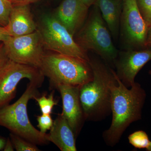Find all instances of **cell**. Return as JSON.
Returning <instances> with one entry per match:
<instances>
[{
  "label": "cell",
  "mask_w": 151,
  "mask_h": 151,
  "mask_svg": "<svg viewBox=\"0 0 151 151\" xmlns=\"http://www.w3.org/2000/svg\"><path fill=\"white\" fill-rule=\"evenodd\" d=\"M111 86V109L112 120L110 127L103 132L106 145L114 147L133 122L141 120L147 94L140 84L135 82L129 89L118 78Z\"/></svg>",
  "instance_id": "1"
},
{
  "label": "cell",
  "mask_w": 151,
  "mask_h": 151,
  "mask_svg": "<svg viewBox=\"0 0 151 151\" xmlns=\"http://www.w3.org/2000/svg\"><path fill=\"white\" fill-rule=\"evenodd\" d=\"M89 63L93 79L80 86L79 97L85 121L98 122L111 113V88L116 81L115 71L100 57L89 56Z\"/></svg>",
  "instance_id": "2"
},
{
  "label": "cell",
  "mask_w": 151,
  "mask_h": 151,
  "mask_svg": "<svg viewBox=\"0 0 151 151\" xmlns=\"http://www.w3.org/2000/svg\"><path fill=\"white\" fill-rule=\"evenodd\" d=\"M42 84L40 82L29 81L18 100L13 104L0 108V126L37 145H46L49 142L47 134L37 129L31 123L27 105L30 100L38 97V88Z\"/></svg>",
  "instance_id": "3"
},
{
  "label": "cell",
  "mask_w": 151,
  "mask_h": 151,
  "mask_svg": "<svg viewBox=\"0 0 151 151\" xmlns=\"http://www.w3.org/2000/svg\"><path fill=\"white\" fill-rule=\"evenodd\" d=\"M40 69L55 87L58 84L80 86L93 78L89 61L56 52L45 54Z\"/></svg>",
  "instance_id": "4"
},
{
  "label": "cell",
  "mask_w": 151,
  "mask_h": 151,
  "mask_svg": "<svg viewBox=\"0 0 151 151\" xmlns=\"http://www.w3.org/2000/svg\"><path fill=\"white\" fill-rule=\"evenodd\" d=\"M95 5L83 26L76 34L75 40L81 48L91 50L106 63H113L119 52L114 45L111 33Z\"/></svg>",
  "instance_id": "5"
},
{
  "label": "cell",
  "mask_w": 151,
  "mask_h": 151,
  "mask_svg": "<svg viewBox=\"0 0 151 151\" xmlns=\"http://www.w3.org/2000/svg\"><path fill=\"white\" fill-rule=\"evenodd\" d=\"M37 29L46 49L89 61L87 51L78 45L73 36L55 16H44Z\"/></svg>",
  "instance_id": "6"
},
{
  "label": "cell",
  "mask_w": 151,
  "mask_h": 151,
  "mask_svg": "<svg viewBox=\"0 0 151 151\" xmlns=\"http://www.w3.org/2000/svg\"><path fill=\"white\" fill-rule=\"evenodd\" d=\"M119 35L124 50L141 49L147 45L150 29L140 12L136 0H122Z\"/></svg>",
  "instance_id": "7"
},
{
  "label": "cell",
  "mask_w": 151,
  "mask_h": 151,
  "mask_svg": "<svg viewBox=\"0 0 151 151\" xmlns=\"http://www.w3.org/2000/svg\"><path fill=\"white\" fill-rule=\"evenodd\" d=\"M3 42L9 59L40 69L45 53L38 30L26 35L9 36Z\"/></svg>",
  "instance_id": "8"
},
{
  "label": "cell",
  "mask_w": 151,
  "mask_h": 151,
  "mask_svg": "<svg viewBox=\"0 0 151 151\" xmlns=\"http://www.w3.org/2000/svg\"><path fill=\"white\" fill-rule=\"evenodd\" d=\"M44 77L37 68L9 60L0 69V108L9 104L15 97L17 87L22 80L27 78L42 84Z\"/></svg>",
  "instance_id": "9"
},
{
  "label": "cell",
  "mask_w": 151,
  "mask_h": 151,
  "mask_svg": "<svg viewBox=\"0 0 151 151\" xmlns=\"http://www.w3.org/2000/svg\"><path fill=\"white\" fill-rule=\"evenodd\" d=\"M151 60V47L148 46L119 52L113 64L118 78L125 86L130 88L134 84L140 70Z\"/></svg>",
  "instance_id": "10"
},
{
  "label": "cell",
  "mask_w": 151,
  "mask_h": 151,
  "mask_svg": "<svg viewBox=\"0 0 151 151\" xmlns=\"http://www.w3.org/2000/svg\"><path fill=\"white\" fill-rule=\"evenodd\" d=\"M80 87L65 84H58L55 87L62 99L61 114L67 120L76 137L85 121L79 97Z\"/></svg>",
  "instance_id": "11"
},
{
  "label": "cell",
  "mask_w": 151,
  "mask_h": 151,
  "mask_svg": "<svg viewBox=\"0 0 151 151\" xmlns=\"http://www.w3.org/2000/svg\"><path fill=\"white\" fill-rule=\"evenodd\" d=\"M89 9L82 0H63L55 16L74 37L86 21Z\"/></svg>",
  "instance_id": "12"
},
{
  "label": "cell",
  "mask_w": 151,
  "mask_h": 151,
  "mask_svg": "<svg viewBox=\"0 0 151 151\" xmlns=\"http://www.w3.org/2000/svg\"><path fill=\"white\" fill-rule=\"evenodd\" d=\"M29 5H13L6 27L10 36L26 35L37 30Z\"/></svg>",
  "instance_id": "13"
},
{
  "label": "cell",
  "mask_w": 151,
  "mask_h": 151,
  "mask_svg": "<svg viewBox=\"0 0 151 151\" xmlns=\"http://www.w3.org/2000/svg\"><path fill=\"white\" fill-rule=\"evenodd\" d=\"M76 138L67 120L61 113L58 114L47 134L49 142L54 144L61 151H76Z\"/></svg>",
  "instance_id": "14"
},
{
  "label": "cell",
  "mask_w": 151,
  "mask_h": 151,
  "mask_svg": "<svg viewBox=\"0 0 151 151\" xmlns=\"http://www.w3.org/2000/svg\"><path fill=\"white\" fill-rule=\"evenodd\" d=\"M94 5L100 10L111 35L117 39L119 35L122 0H97Z\"/></svg>",
  "instance_id": "15"
},
{
  "label": "cell",
  "mask_w": 151,
  "mask_h": 151,
  "mask_svg": "<svg viewBox=\"0 0 151 151\" xmlns=\"http://www.w3.org/2000/svg\"><path fill=\"white\" fill-rule=\"evenodd\" d=\"M128 140L130 144L136 148L139 149L147 150L151 142L148 135L142 130L133 132L129 135Z\"/></svg>",
  "instance_id": "16"
},
{
  "label": "cell",
  "mask_w": 151,
  "mask_h": 151,
  "mask_svg": "<svg viewBox=\"0 0 151 151\" xmlns=\"http://www.w3.org/2000/svg\"><path fill=\"white\" fill-rule=\"evenodd\" d=\"M9 138L13 145L14 150L17 151H40V150L35 144L23 138L10 133Z\"/></svg>",
  "instance_id": "17"
},
{
  "label": "cell",
  "mask_w": 151,
  "mask_h": 151,
  "mask_svg": "<svg viewBox=\"0 0 151 151\" xmlns=\"http://www.w3.org/2000/svg\"><path fill=\"white\" fill-rule=\"evenodd\" d=\"M34 100L37 102L42 114L44 115H50L54 106L58 104V102L55 100L53 92L48 97L42 95L41 97H35Z\"/></svg>",
  "instance_id": "18"
},
{
  "label": "cell",
  "mask_w": 151,
  "mask_h": 151,
  "mask_svg": "<svg viewBox=\"0 0 151 151\" xmlns=\"http://www.w3.org/2000/svg\"><path fill=\"white\" fill-rule=\"evenodd\" d=\"M10 0H0V26L6 27L8 24L9 17L12 8Z\"/></svg>",
  "instance_id": "19"
},
{
  "label": "cell",
  "mask_w": 151,
  "mask_h": 151,
  "mask_svg": "<svg viewBox=\"0 0 151 151\" xmlns=\"http://www.w3.org/2000/svg\"><path fill=\"white\" fill-rule=\"evenodd\" d=\"M140 12L148 26L151 28V0H136Z\"/></svg>",
  "instance_id": "20"
},
{
  "label": "cell",
  "mask_w": 151,
  "mask_h": 151,
  "mask_svg": "<svg viewBox=\"0 0 151 151\" xmlns=\"http://www.w3.org/2000/svg\"><path fill=\"white\" fill-rule=\"evenodd\" d=\"M37 120L38 122L37 127L43 134H46L47 131L51 129L54 122L50 115L42 114L37 117Z\"/></svg>",
  "instance_id": "21"
},
{
  "label": "cell",
  "mask_w": 151,
  "mask_h": 151,
  "mask_svg": "<svg viewBox=\"0 0 151 151\" xmlns=\"http://www.w3.org/2000/svg\"><path fill=\"white\" fill-rule=\"evenodd\" d=\"M9 60L6 52L4 42H0V69L5 65Z\"/></svg>",
  "instance_id": "22"
},
{
  "label": "cell",
  "mask_w": 151,
  "mask_h": 151,
  "mask_svg": "<svg viewBox=\"0 0 151 151\" xmlns=\"http://www.w3.org/2000/svg\"><path fill=\"white\" fill-rule=\"evenodd\" d=\"M9 36H10L9 35L6 27L0 26V42H4Z\"/></svg>",
  "instance_id": "23"
},
{
  "label": "cell",
  "mask_w": 151,
  "mask_h": 151,
  "mask_svg": "<svg viewBox=\"0 0 151 151\" xmlns=\"http://www.w3.org/2000/svg\"><path fill=\"white\" fill-rule=\"evenodd\" d=\"M13 5H29L37 0H10Z\"/></svg>",
  "instance_id": "24"
},
{
  "label": "cell",
  "mask_w": 151,
  "mask_h": 151,
  "mask_svg": "<svg viewBox=\"0 0 151 151\" xmlns=\"http://www.w3.org/2000/svg\"><path fill=\"white\" fill-rule=\"evenodd\" d=\"M14 150L13 145L11 140L10 138H8L6 140L5 145L3 151H13Z\"/></svg>",
  "instance_id": "25"
},
{
  "label": "cell",
  "mask_w": 151,
  "mask_h": 151,
  "mask_svg": "<svg viewBox=\"0 0 151 151\" xmlns=\"http://www.w3.org/2000/svg\"><path fill=\"white\" fill-rule=\"evenodd\" d=\"M82 1L89 8L91 6L94 5L97 0H82Z\"/></svg>",
  "instance_id": "26"
},
{
  "label": "cell",
  "mask_w": 151,
  "mask_h": 151,
  "mask_svg": "<svg viewBox=\"0 0 151 151\" xmlns=\"http://www.w3.org/2000/svg\"><path fill=\"white\" fill-rule=\"evenodd\" d=\"M6 140L4 138L0 137V151L3 150L5 145Z\"/></svg>",
  "instance_id": "27"
},
{
  "label": "cell",
  "mask_w": 151,
  "mask_h": 151,
  "mask_svg": "<svg viewBox=\"0 0 151 151\" xmlns=\"http://www.w3.org/2000/svg\"><path fill=\"white\" fill-rule=\"evenodd\" d=\"M147 45L148 47H151V28L149 30L147 39Z\"/></svg>",
  "instance_id": "28"
},
{
  "label": "cell",
  "mask_w": 151,
  "mask_h": 151,
  "mask_svg": "<svg viewBox=\"0 0 151 151\" xmlns=\"http://www.w3.org/2000/svg\"><path fill=\"white\" fill-rule=\"evenodd\" d=\"M146 150L148 151H151V141L150 143V146H149V147Z\"/></svg>",
  "instance_id": "29"
},
{
  "label": "cell",
  "mask_w": 151,
  "mask_h": 151,
  "mask_svg": "<svg viewBox=\"0 0 151 151\" xmlns=\"http://www.w3.org/2000/svg\"><path fill=\"white\" fill-rule=\"evenodd\" d=\"M149 74H150V76L151 77V70H149Z\"/></svg>",
  "instance_id": "30"
}]
</instances>
